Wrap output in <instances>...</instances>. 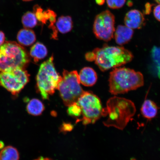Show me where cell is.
Listing matches in <instances>:
<instances>
[{"label":"cell","mask_w":160,"mask_h":160,"mask_svg":"<svg viewBox=\"0 0 160 160\" xmlns=\"http://www.w3.org/2000/svg\"><path fill=\"white\" fill-rule=\"evenodd\" d=\"M38 20L35 13L28 12L23 15L22 18V22L25 28L30 29L34 28L37 25Z\"/></svg>","instance_id":"obj_20"},{"label":"cell","mask_w":160,"mask_h":160,"mask_svg":"<svg viewBox=\"0 0 160 160\" xmlns=\"http://www.w3.org/2000/svg\"><path fill=\"white\" fill-rule=\"evenodd\" d=\"M153 15L156 19L160 22V4L156 6L153 9Z\"/></svg>","instance_id":"obj_24"},{"label":"cell","mask_w":160,"mask_h":160,"mask_svg":"<svg viewBox=\"0 0 160 160\" xmlns=\"http://www.w3.org/2000/svg\"><path fill=\"white\" fill-rule=\"evenodd\" d=\"M126 0H107L108 7L112 9L121 8L125 4Z\"/></svg>","instance_id":"obj_23"},{"label":"cell","mask_w":160,"mask_h":160,"mask_svg":"<svg viewBox=\"0 0 160 160\" xmlns=\"http://www.w3.org/2000/svg\"><path fill=\"white\" fill-rule=\"evenodd\" d=\"M30 54L35 62L37 63L47 56L48 50L43 44L37 42L32 47Z\"/></svg>","instance_id":"obj_16"},{"label":"cell","mask_w":160,"mask_h":160,"mask_svg":"<svg viewBox=\"0 0 160 160\" xmlns=\"http://www.w3.org/2000/svg\"><path fill=\"white\" fill-rule=\"evenodd\" d=\"M73 127L71 124L68 123L63 124L61 127L62 131L64 132L69 131H71Z\"/></svg>","instance_id":"obj_26"},{"label":"cell","mask_w":160,"mask_h":160,"mask_svg":"<svg viewBox=\"0 0 160 160\" xmlns=\"http://www.w3.org/2000/svg\"><path fill=\"white\" fill-rule=\"evenodd\" d=\"M151 58L157 77L160 79V47L154 46L151 51Z\"/></svg>","instance_id":"obj_21"},{"label":"cell","mask_w":160,"mask_h":160,"mask_svg":"<svg viewBox=\"0 0 160 160\" xmlns=\"http://www.w3.org/2000/svg\"><path fill=\"white\" fill-rule=\"evenodd\" d=\"M95 56L93 52H90L86 54V59L89 61H94Z\"/></svg>","instance_id":"obj_27"},{"label":"cell","mask_w":160,"mask_h":160,"mask_svg":"<svg viewBox=\"0 0 160 160\" xmlns=\"http://www.w3.org/2000/svg\"><path fill=\"white\" fill-rule=\"evenodd\" d=\"M127 5L129 7H131L133 5V3L131 1L128 2Z\"/></svg>","instance_id":"obj_32"},{"label":"cell","mask_w":160,"mask_h":160,"mask_svg":"<svg viewBox=\"0 0 160 160\" xmlns=\"http://www.w3.org/2000/svg\"><path fill=\"white\" fill-rule=\"evenodd\" d=\"M52 56L40 66L37 77L38 90L44 99L53 95L61 81L62 77L57 73Z\"/></svg>","instance_id":"obj_5"},{"label":"cell","mask_w":160,"mask_h":160,"mask_svg":"<svg viewBox=\"0 0 160 160\" xmlns=\"http://www.w3.org/2000/svg\"><path fill=\"white\" fill-rule=\"evenodd\" d=\"M107 105L103 116L109 114L108 119L104 123L108 127L113 126L122 129L135 113L134 103L122 98L112 97L108 100Z\"/></svg>","instance_id":"obj_3"},{"label":"cell","mask_w":160,"mask_h":160,"mask_svg":"<svg viewBox=\"0 0 160 160\" xmlns=\"http://www.w3.org/2000/svg\"><path fill=\"white\" fill-rule=\"evenodd\" d=\"M22 1L26 2H29L33 1V0H22Z\"/></svg>","instance_id":"obj_34"},{"label":"cell","mask_w":160,"mask_h":160,"mask_svg":"<svg viewBox=\"0 0 160 160\" xmlns=\"http://www.w3.org/2000/svg\"><path fill=\"white\" fill-rule=\"evenodd\" d=\"M80 84L78 73L77 71H64L63 77L57 89L66 106L68 107L77 102L84 92Z\"/></svg>","instance_id":"obj_7"},{"label":"cell","mask_w":160,"mask_h":160,"mask_svg":"<svg viewBox=\"0 0 160 160\" xmlns=\"http://www.w3.org/2000/svg\"><path fill=\"white\" fill-rule=\"evenodd\" d=\"M96 2L99 5H102L105 2V0H95Z\"/></svg>","instance_id":"obj_29"},{"label":"cell","mask_w":160,"mask_h":160,"mask_svg":"<svg viewBox=\"0 0 160 160\" xmlns=\"http://www.w3.org/2000/svg\"><path fill=\"white\" fill-rule=\"evenodd\" d=\"M92 52L95 56L94 61L103 72L125 65L131 62L133 58L131 51L121 47L105 45Z\"/></svg>","instance_id":"obj_2"},{"label":"cell","mask_w":160,"mask_h":160,"mask_svg":"<svg viewBox=\"0 0 160 160\" xmlns=\"http://www.w3.org/2000/svg\"><path fill=\"white\" fill-rule=\"evenodd\" d=\"M17 39L21 45L29 46L32 45L36 40L34 32L29 29H22L18 33Z\"/></svg>","instance_id":"obj_14"},{"label":"cell","mask_w":160,"mask_h":160,"mask_svg":"<svg viewBox=\"0 0 160 160\" xmlns=\"http://www.w3.org/2000/svg\"><path fill=\"white\" fill-rule=\"evenodd\" d=\"M29 75L25 69L14 68L0 72V85L17 95L28 82Z\"/></svg>","instance_id":"obj_8"},{"label":"cell","mask_w":160,"mask_h":160,"mask_svg":"<svg viewBox=\"0 0 160 160\" xmlns=\"http://www.w3.org/2000/svg\"><path fill=\"white\" fill-rule=\"evenodd\" d=\"M55 24L58 31L62 33L69 32L73 27L72 19L69 16H61L58 18Z\"/></svg>","instance_id":"obj_15"},{"label":"cell","mask_w":160,"mask_h":160,"mask_svg":"<svg viewBox=\"0 0 160 160\" xmlns=\"http://www.w3.org/2000/svg\"><path fill=\"white\" fill-rule=\"evenodd\" d=\"M77 103L82 111L81 118L79 122H82L83 125L94 123L104 115V109L101 100L91 92H84Z\"/></svg>","instance_id":"obj_6"},{"label":"cell","mask_w":160,"mask_h":160,"mask_svg":"<svg viewBox=\"0 0 160 160\" xmlns=\"http://www.w3.org/2000/svg\"><path fill=\"white\" fill-rule=\"evenodd\" d=\"M5 39V35L3 32L0 31V46L4 43Z\"/></svg>","instance_id":"obj_28"},{"label":"cell","mask_w":160,"mask_h":160,"mask_svg":"<svg viewBox=\"0 0 160 160\" xmlns=\"http://www.w3.org/2000/svg\"><path fill=\"white\" fill-rule=\"evenodd\" d=\"M5 144L3 141H0V149H2L4 148Z\"/></svg>","instance_id":"obj_31"},{"label":"cell","mask_w":160,"mask_h":160,"mask_svg":"<svg viewBox=\"0 0 160 160\" xmlns=\"http://www.w3.org/2000/svg\"><path fill=\"white\" fill-rule=\"evenodd\" d=\"M158 106L154 102L151 100H145L142 105L141 111L142 115L145 118L151 120L154 118L158 113Z\"/></svg>","instance_id":"obj_13"},{"label":"cell","mask_w":160,"mask_h":160,"mask_svg":"<svg viewBox=\"0 0 160 160\" xmlns=\"http://www.w3.org/2000/svg\"><path fill=\"white\" fill-rule=\"evenodd\" d=\"M133 29L126 26H118L115 31L114 36L117 44L122 46L128 43L132 38Z\"/></svg>","instance_id":"obj_11"},{"label":"cell","mask_w":160,"mask_h":160,"mask_svg":"<svg viewBox=\"0 0 160 160\" xmlns=\"http://www.w3.org/2000/svg\"><path fill=\"white\" fill-rule=\"evenodd\" d=\"M19 151L15 148L8 146L0 152V160H19Z\"/></svg>","instance_id":"obj_18"},{"label":"cell","mask_w":160,"mask_h":160,"mask_svg":"<svg viewBox=\"0 0 160 160\" xmlns=\"http://www.w3.org/2000/svg\"><path fill=\"white\" fill-rule=\"evenodd\" d=\"M33 12L35 13L38 21L43 24H45L54 12L51 9H47L44 11L41 7L36 5L33 7Z\"/></svg>","instance_id":"obj_19"},{"label":"cell","mask_w":160,"mask_h":160,"mask_svg":"<svg viewBox=\"0 0 160 160\" xmlns=\"http://www.w3.org/2000/svg\"><path fill=\"white\" fill-rule=\"evenodd\" d=\"M67 112L69 116L77 119V122L82 116L81 107L77 102L68 106Z\"/></svg>","instance_id":"obj_22"},{"label":"cell","mask_w":160,"mask_h":160,"mask_svg":"<svg viewBox=\"0 0 160 160\" xmlns=\"http://www.w3.org/2000/svg\"><path fill=\"white\" fill-rule=\"evenodd\" d=\"M156 2L160 4V0H155Z\"/></svg>","instance_id":"obj_33"},{"label":"cell","mask_w":160,"mask_h":160,"mask_svg":"<svg viewBox=\"0 0 160 160\" xmlns=\"http://www.w3.org/2000/svg\"><path fill=\"white\" fill-rule=\"evenodd\" d=\"M115 17L109 10H106L96 16L93 25V31L98 39L108 42L113 38L115 32Z\"/></svg>","instance_id":"obj_9"},{"label":"cell","mask_w":160,"mask_h":160,"mask_svg":"<svg viewBox=\"0 0 160 160\" xmlns=\"http://www.w3.org/2000/svg\"><path fill=\"white\" fill-rule=\"evenodd\" d=\"M30 60L27 50L15 42L7 41L0 46V72L14 68L25 69Z\"/></svg>","instance_id":"obj_4"},{"label":"cell","mask_w":160,"mask_h":160,"mask_svg":"<svg viewBox=\"0 0 160 160\" xmlns=\"http://www.w3.org/2000/svg\"><path fill=\"white\" fill-rule=\"evenodd\" d=\"M45 109L44 105L39 100L32 99L28 103L27 107L28 113L32 115H41Z\"/></svg>","instance_id":"obj_17"},{"label":"cell","mask_w":160,"mask_h":160,"mask_svg":"<svg viewBox=\"0 0 160 160\" xmlns=\"http://www.w3.org/2000/svg\"><path fill=\"white\" fill-rule=\"evenodd\" d=\"M34 160H53L49 158H44L43 157H41L38 158Z\"/></svg>","instance_id":"obj_30"},{"label":"cell","mask_w":160,"mask_h":160,"mask_svg":"<svg viewBox=\"0 0 160 160\" xmlns=\"http://www.w3.org/2000/svg\"><path fill=\"white\" fill-rule=\"evenodd\" d=\"M109 82V92L113 95L137 89L144 83L142 73L125 67L114 69L110 72Z\"/></svg>","instance_id":"obj_1"},{"label":"cell","mask_w":160,"mask_h":160,"mask_svg":"<svg viewBox=\"0 0 160 160\" xmlns=\"http://www.w3.org/2000/svg\"><path fill=\"white\" fill-rule=\"evenodd\" d=\"M145 21L143 14L136 9L128 12L124 18L125 25L132 29H141L145 25Z\"/></svg>","instance_id":"obj_10"},{"label":"cell","mask_w":160,"mask_h":160,"mask_svg":"<svg viewBox=\"0 0 160 160\" xmlns=\"http://www.w3.org/2000/svg\"><path fill=\"white\" fill-rule=\"evenodd\" d=\"M152 5L150 3L148 2L146 3L145 7V9L143 12L146 15H149L152 12Z\"/></svg>","instance_id":"obj_25"},{"label":"cell","mask_w":160,"mask_h":160,"mask_svg":"<svg viewBox=\"0 0 160 160\" xmlns=\"http://www.w3.org/2000/svg\"><path fill=\"white\" fill-rule=\"evenodd\" d=\"M78 75L80 83L86 87H91L97 82V73L92 68H83L80 71Z\"/></svg>","instance_id":"obj_12"}]
</instances>
